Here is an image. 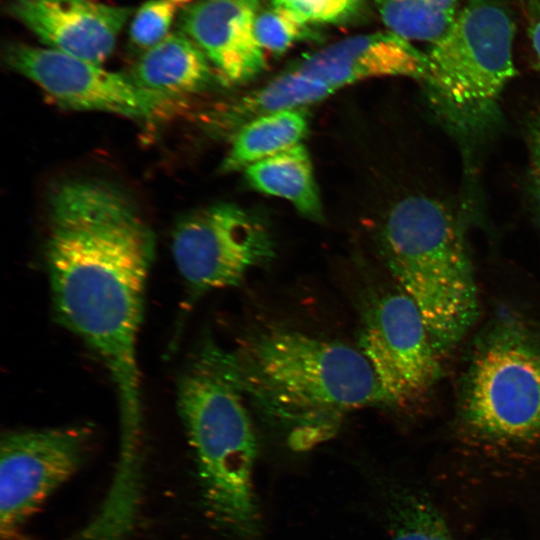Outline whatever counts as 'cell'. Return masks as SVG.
Masks as SVG:
<instances>
[{"instance_id": "20", "label": "cell", "mask_w": 540, "mask_h": 540, "mask_svg": "<svg viewBox=\"0 0 540 540\" xmlns=\"http://www.w3.org/2000/svg\"><path fill=\"white\" fill-rule=\"evenodd\" d=\"M307 26L286 10L272 5L258 12L254 33L264 52L283 54L305 36Z\"/></svg>"}, {"instance_id": "4", "label": "cell", "mask_w": 540, "mask_h": 540, "mask_svg": "<svg viewBox=\"0 0 540 540\" xmlns=\"http://www.w3.org/2000/svg\"><path fill=\"white\" fill-rule=\"evenodd\" d=\"M385 262L418 307L439 353L453 348L479 312L464 229L442 201L409 195L389 211L381 234Z\"/></svg>"}, {"instance_id": "11", "label": "cell", "mask_w": 540, "mask_h": 540, "mask_svg": "<svg viewBox=\"0 0 540 540\" xmlns=\"http://www.w3.org/2000/svg\"><path fill=\"white\" fill-rule=\"evenodd\" d=\"M10 15L47 48L102 64L132 8L92 0H10Z\"/></svg>"}, {"instance_id": "14", "label": "cell", "mask_w": 540, "mask_h": 540, "mask_svg": "<svg viewBox=\"0 0 540 540\" xmlns=\"http://www.w3.org/2000/svg\"><path fill=\"white\" fill-rule=\"evenodd\" d=\"M213 68L201 48L178 29L145 50L130 75L149 90L182 98L206 88Z\"/></svg>"}, {"instance_id": "7", "label": "cell", "mask_w": 540, "mask_h": 540, "mask_svg": "<svg viewBox=\"0 0 540 540\" xmlns=\"http://www.w3.org/2000/svg\"><path fill=\"white\" fill-rule=\"evenodd\" d=\"M172 255L192 305L207 292L241 284L252 269L272 259L274 244L255 214L221 203L194 211L176 225Z\"/></svg>"}, {"instance_id": "3", "label": "cell", "mask_w": 540, "mask_h": 540, "mask_svg": "<svg viewBox=\"0 0 540 540\" xmlns=\"http://www.w3.org/2000/svg\"><path fill=\"white\" fill-rule=\"evenodd\" d=\"M246 401L234 351L206 337L178 378V414L210 515L235 538L255 540L257 443Z\"/></svg>"}, {"instance_id": "23", "label": "cell", "mask_w": 540, "mask_h": 540, "mask_svg": "<svg viewBox=\"0 0 540 540\" xmlns=\"http://www.w3.org/2000/svg\"><path fill=\"white\" fill-rule=\"evenodd\" d=\"M527 134L531 190L540 218V117L531 122Z\"/></svg>"}, {"instance_id": "10", "label": "cell", "mask_w": 540, "mask_h": 540, "mask_svg": "<svg viewBox=\"0 0 540 540\" xmlns=\"http://www.w3.org/2000/svg\"><path fill=\"white\" fill-rule=\"evenodd\" d=\"M91 432L69 426L10 431L0 444V533L12 540L24 522L71 478L88 455Z\"/></svg>"}, {"instance_id": "15", "label": "cell", "mask_w": 540, "mask_h": 540, "mask_svg": "<svg viewBox=\"0 0 540 540\" xmlns=\"http://www.w3.org/2000/svg\"><path fill=\"white\" fill-rule=\"evenodd\" d=\"M255 190L289 201L304 217L323 219V208L308 150L303 143L244 169Z\"/></svg>"}, {"instance_id": "22", "label": "cell", "mask_w": 540, "mask_h": 540, "mask_svg": "<svg viewBox=\"0 0 540 540\" xmlns=\"http://www.w3.org/2000/svg\"><path fill=\"white\" fill-rule=\"evenodd\" d=\"M368 0H273L306 26L335 24L352 17Z\"/></svg>"}, {"instance_id": "8", "label": "cell", "mask_w": 540, "mask_h": 540, "mask_svg": "<svg viewBox=\"0 0 540 540\" xmlns=\"http://www.w3.org/2000/svg\"><path fill=\"white\" fill-rule=\"evenodd\" d=\"M357 349L372 367L387 404L411 403L439 379L440 353L418 307L401 289L367 304Z\"/></svg>"}, {"instance_id": "17", "label": "cell", "mask_w": 540, "mask_h": 540, "mask_svg": "<svg viewBox=\"0 0 540 540\" xmlns=\"http://www.w3.org/2000/svg\"><path fill=\"white\" fill-rule=\"evenodd\" d=\"M336 89L293 68L232 104L224 114L234 133L246 123L284 110L306 108L322 101Z\"/></svg>"}, {"instance_id": "9", "label": "cell", "mask_w": 540, "mask_h": 540, "mask_svg": "<svg viewBox=\"0 0 540 540\" xmlns=\"http://www.w3.org/2000/svg\"><path fill=\"white\" fill-rule=\"evenodd\" d=\"M5 60L61 106L138 119L166 116L182 98L149 90L131 75L47 47L11 44Z\"/></svg>"}, {"instance_id": "18", "label": "cell", "mask_w": 540, "mask_h": 540, "mask_svg": "<svg viewBox=\"0 0 540 540\" xmlns=\"http://www.w3.org/2000/svg\"><path fill=\"white\" fill-rule=\"evenodd\" d=\"M459 1L378 0V11L389 31L408 41L433 44L453 24Z\"/></svg>"}, {"instance_id": "5", "label": "cell", "mask_w": 540, "mask_h": 540, "mask_svg": "<svg viewBox=\"0 0 540 540\" xmlns=\"http://www.w3.org/2000/svg\"><path fill=\"white\" fill-rule=\"evenodd\" d=\"M461 438L489 457L540 447V340L502 316L479 339L460 406Z\"/></svg>"}, {"instance_id": "21", "label": "cell", "mask_w": 540, "mask_h": 540, "mask_svg": "<svg viewBox=\"0 0 540 540\" xmlns=\"http://www.w3.org/2000/svg\"><path fill=\"white\" fill-rule=\"evenodd\" d=\"M178 6L167 0H149L136 11L130 24V40L147 50L164 39L177 14Z\"/></svg>"}, {"instance_id": "1", "label": "cell", "mask_w": 540, "mask_h": 540, "mask_svg": "<svg viewBox=\"0 0 540 540\" xmlns=\"http://www.w3.org/2000/svg\"><path fill=\"white\" fill-rule=\"evenodd\" d=\"M46 261L58 321L103 361L119 412V457L142 462L137 342L154 237L128 197L102 182L69 180L49 200Z\"/></svg>"}, {"instance_id": "25", "label": "cell", "mask_w": 540, "mask_h": 540, "mask_svg": "<svg viewBox=\"0 0 540 540\" xmlns=\"http://www.w3.org/2000/svg\"><path fill=\"white\" fill-rule=\"evenodd\" d=\"M167 1H169V2H171V3L178 6V5H183V4L188 5V3H190L193 0H167Z\"/></svg>"}, {"instance_id": "16", "label": "cell", "mask_w": 540, "mask_h": 540, "mask_svg": "<svg viewBox=\"0 0 540 540\" xmlns=\"http://www.w3.org/2000/svg\"><path fill=\"white\" fill-rule=\"evenodd\" d=\"M309 113L306 108L279 111L256 118L234 134L222 163L224 172L245 169L295 145L306 136Z\"/></svg>"}, {"instance_id": "24", "label": "cell", "mask_w": 540, "mask_h": 540, "mask_svg": "<svg viewBox=\"0 0 540 540\" xmlns=\"http://www.w3.org/2000/svg\"><path fill=\"white\" fill-rule=\"evenodd\" d=\"M530 37H531L533 50L540 63V21L537 22L535 26L531 29Z\"/></svg>"}, {"instance_id": "2", "label": "cell", "mask_w": 540, "mask_h": 540, "mask_svg": "<svg viewBox=\"0 0 540 540\" xmlns=\"http://www.w3.org/2000/svg\"><path fill=\"white\" fill-rule=\"evenodd\" d=\"M234 354L247 400L295 451L333 438L351 412L387 404L363 354L339 341L272 326Z\"/></svg>"}, {"instance_id": "12", "label": "cell", "mask_w": 540, "mask_h": 540, "mask_svg": "<svg viewBox=\"0 0 540 540\" xmlns=\"http://www.w3.org/2000/svg\"><path fill=\"white\" fill-rule=\"evenodd\" d=\"M261 0H197L178 16V28L206 54L221 78L232 84L251 80L266 67L254 23Z\"/></svg>"}, {"instance_id": "19", "label": "cell", "mask_w": 540, "mask_h": 540, "mask_svg": "<svg viewBox=\"0 0 540 540\" xmlns=\"http://www.w3.org/2000/svg\"><path fill=\"white\" fill-rule=\"evenodd\" d=\"M388 492L390 540H456L440 510L424 492L401 485Z\"/></svg>"}, {"instance_id": "6", "label": "cell", "mask_w": 540, "mask_h": 540, "mask_svg": "<svg viewBox=\"0 0 540 540\" xmlns=\"http://www.w3.org/2000/svg\"><path fill=\"white\" fill-rule=\"evenodd\" d=\"M515 24L498 0H468L426 53L421 81L439 117L458 135L477 137L497 120L499 101L515 74Z\"/></svg>"}, {"instance_id": "13", "label": "cell", "mask_w": 540, "mask_h": 540, "mask_svg": "<svg viewBox=\"0 0 540 540\" xmlns=\"http://www.w3.org/2000/svg\"><path fill=\"white\" fill-rule=\"evenodd\" d=\"M426 53L387 30L351 36L305 56L292 68L339 88L383 76L422 79Z\"/></svg>"}]
</instances>
